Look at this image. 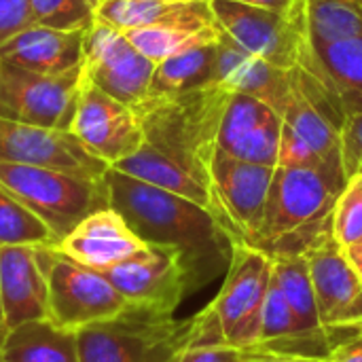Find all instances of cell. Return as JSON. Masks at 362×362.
Wrapping results in <instances>:
<instances>
[{"label":"cell","instance_id":"obj_36","mask_svg":"<svg viewBox=\"0 0 362 362\" xmlns=\"http://www.w3.org/2000/svg\"><path fill=\"white\" fill-rule=\"evenodd\" d=\"M240 362H322V361H318V358H305V356L267 354V352H242Z\"/></svg>","mask_w":362,"mask_h":362},{"label":"cell","instance_id":"obj_5","mask_svg":"<svg viewBox=\"0 0 362 362\" xmlns=\"http://www.w3.org/2000/svg\"><path fill=\"white\" fill-rule=\"evenodd\" d=\"M0 187L49 227L55 244L87 214L108 206L104 176L95 178L57 168L0 161Z\"/></svg>","mask_w":362,"mask_h":362},{"label":"cell","instance_id":"obj_28","mask_svg":"<svg viewBox=\"0 0 362 362\" xmlns=\"http://www.w3.org/2000/svg\"><path fill=\"white\" fill-rule=\"evenodd\" d=\"M314 42L362 36V6L352 0H305Z\"/></svg>","mask_w":362,"mask_h":362},{"label":"cell","instance_id":"obj_6","mask_svg":"<svg viewBox=\"0 0 362 362\" xmlns=\"http://www.w3.org/2000/svg\"><path fill=\"white\" fill-rule=\"evenodd\" d=\"M76 335L81 362H176L189 346L191 318L129 308Z\"/></svg>","mask_w":362,"mask_h":362},{"label":"cell","instance_id":"obj_21","mask_svg":"<svg viewBox=\"0 0 362 362\" xmlns=\"http://www.w3.org/2000/svg\"><path fill=\"white\" fill-rule=\"evenodd\" d=\"M223 34L225 30L214 17L212 4L182 19L146 25V28H134L125 32V36L134 42V47L155 64L195 47L216 45L223 38Z\"/></svg>","mask_w":362,"mask_h":362},{"label":"cell","instance_id":"obj_27","mask_svg":"<svg viewBox=\"0 0 362 362\" xmlns=\"http://www.w3.org/2000/svg\"><path fill=\"white\" fill-rule=\"evenodd\" d=\"M210 0H195V2H168V0H112L102 2L95 8V17L115 25L117 30H134L146 28L157 23H168L174 19H182L195 15Z\"/></svg>","mask_w":362,"mask_h":362},{"label":"cell","instance_id":"obj_16","mask_svg":"<svg viewBox=\"0 0 362 362\" xmlns=\"http://www.w3.org/2000/svg\"><path fill=\"white\" fill-rule=\"evenodd\" d=\"M51 248L83 267L104 274L146 248V242L134 233L115 208L106 206L87 214Z\"/></svg>","mask_w":362,"mask_h":362},{"label":"cell","instance_id":"obj_17","mask_svg":"<svg viewBox=\"0 0 362 362\" xmlns=\"http://www.w3.org/2000/svg\"><path fill=\"white\" fill-rule=\"evenodd\" d=\"M280 136L282 115L276 108L246 93L231 95L218 132V151L248 163L276 168Z\"/></svg>","mask_w":362,"mask_h":362},{"label":"cell","instance_id":"obj_40","mask_svg":"<svg viewBox=\"0 0 362 362\" xmlns=\"http://www.w3.org/2000/svg\"><path fill=\"white\" fill-rule=\"evenodd\" d=\"M168 2H195V0H168Z\"/></svg>","mask_w":362,"mask_h":362},{"label":"cell","instance_id":"obj_10","mask_svg":"<svg viewBox=\"0 0 362 362\" xmlns=\"http://www.w3.org/2000/svg\"><path fill=\"white\" fill-rule=\"evenodd\" d=\"M132 308L174 314L195 286V274L178 248L146 244L127 261L104 272Z\"/></svg>","mask_w":362,"mask_h":362},{"label":"cell","instance_id":"obj_24","mask_svg":"<svg viewBox=\"0 0 362 362\" xmlns=\"http://www.w3.org/2000/svg\"><path fill=\"white\" fill-rule=\"evenodd\" d=\"M216 83V45L195 47L155 66L148 95L182 93Z\"/></svg>","mask_w":362,"mask_h":362},{"label":"cell","instance_id":"obj_18","mask_svg":"<svg viewBox=\"0 0 362 362\" xmlns=\"http://www.w3.org/2000/svg\"><path fill=\"white\" fill-rule=\"evenodd\" d=\"M0 291L8 329L47 318V248L0 246Z\"/></svg>","mask_w":362,"mask_h":362},{"label":"cell","instance_id":"obj_26","mask_svg":"<svg viewBox=\"0 0 362 362\" xmlns=\"http://www.w3.org/2000/svg\"><path fill=\"white\" fill-rule=\"evenodd\" d=\"M314 42V40H312ZM318 57L333 78L346 115L362 112V36L333 40V42H314Z\"/></svg>","mask_w":362,"mask_h":362},{"label":"cell","instance_id":"obj_30","mask_svg":"<svg viewBox=\"0 0 362 362\" xmlns=\"http://www.w3.org/2000/svg\"><path fill=\"white\" fill-rule=\"evenodd\" d=\"M32 19L55 30L87 32L95 21V6L89 0H30Z\"/></svg>","mask_w":362,"mask_h":362},{"label":"cell","instance_id":"obj_13","mask_svg":"<svg viewBox=\"0 0 362 362\" xmlns=\"http://www.w3.org/2000/svg\"><path fill=\"white\" fill-rule=\"evenodd\" d=\"M70 134L85 146L87 153L110 168L132 157L144 142L136 110L98 89L85 78V74L74 119L70 123Z\"/></svg>","mask_w":362,"mask_h":362},{"label":"cell","instance_id":"obj_11","mask_svg":"<svg viewBox=\"0 0 362 362\" xmlns=\"http://www.w3.org/2000/svg\"><path fill=\"white\" fill-rule=\"evenodd\" d=\"M155 66L153 59L134 47L123 30H117L100 17H95L93 25L85 32V78L132 108L148 98Z\"/></svg>","mask_w":362,"mask_h":362},{"label":"cell","instance_id":"obj_32","mask_svg":"<svg viewBox=\"0 0 362 362\" xmlns=\"http://www.w3.org/2000/svg\"><path fill=\"white\" fill-rule=\"evenodd\" d=\"M341 161L348 178L362 174V112L346 119L341 129Z\"/></svg>","mask_w":362,"mask_h":362},{"label":"cell","instance_id":"obj_19","mask_svg":"<svg viewBox=\"0 0 362 362\" xmlns=\"http://www.w3.org/2000/svg\"><path fill=\"white\" fill-rule=\"evenodd\" d=\"M216 83L233 93L252 95L280 115H284L291 98L288 70L248 53L227 34L216 42Z\"/></svg>","mask_w":362,"mask_h":362},{"label":"cell","instance_id":"obj_37","mask_svg":"<svg viewBox=\"0 0 362 362\" xmlns=\"http://www.w3.org/2000/svg\"><path fill=\"white\" fill-rule=\"evenodd\" d=\"M229 2H242V4H252V6H265V8H276V11H288L295 6L299 0H229Z\"/></svg>","mask_w":362,"mask_h":362},{"label":"cell","instance_id":"obj_23","mask_svg":"<svg viewBox=\"0 0 362 362\" xmlns=\"http://www.w3.org/2000/svg\"><path fill=\"white\" fill-rule=\"evenodd\" d=\"M0 358L6 362H81L78 335L49 318L30 320L8 331Z\"/></svg>","mask_w":362,"mask_h":362},{"label":"cell","instance_id":"obj_29","mask_svg":"<svg viewBox=\"0 0 362 362\" xmlns=\"http://www.w3.org/2000/svg\"><path fill=\"white\" fill-rule=\"evenodd\" d=\"M0 246H55L49 227L4 187H0Z\"/></svg>","mask_w":362,"mask_h":362},{"label":"cell","instance_id":"obj_20","mask_svg":"<svg viewBox=\"0 0 362 362\" xmlns=\"http://www.w3.org/2000/svg\"><path fill=\"white\" fill-rule=\"evenodd\" d=\"M85 32L32 23L0 47V62L40 74H64L83 66Z\"/></svg>","mask_w":362,"mask_h":362},{"label":"cell","instance_id":"obj_4","mask_svg":"<svg viewBox=\"0 0 362 362\" xmlns=\"http://www.w3.org/2000/svg\"><path fill=\"white\" fill-rule=\"evenodd\" d=\"M274 276L272 259L246 244H233L221 291L191 318V348L227 346L252 350L259 341L263 305Z\"/></svg>","mask_w":362,"mask_h":362},{"label":"cell","instance_id":"obj_39","mask_svg":"<svg viewBox=\"0 0 362 362\" xmlns=\"http://www.w3.org/2000/svg\"><path fill=\"white\" fill-rule=\"evenodd\" d=\"M8 331L11 329H8V322H6V312H4V301H2V291H0V348L4 346Z\"/></svg>","mask_w":362,"mask_h":362},{"label":"cell","instance_id":"obj_1","mask_svg":"<svg viewBox=\"0 0 362 362\" xmlns=\"http://www.w3.org/2000/svg\"><path fill=\"white\" fill-rule=\"evenodd\" d=\"M104 182L108 206L127 221L140 240L185 252L195 274V284L204 272L212 276L229 265L233 242L210 210L115 168H108Z\"/></svg>","mask_w":362,"mask_h":362},{"label":"cell","instance_id":"obj_25","mask_svg":"<svg viewBox=\"0 0 362 362\" xmlns=\"http://www.w3.org/2000/svg\"><path fill=\"white\" fill-rule=\"evenodd\" d=\"M291 85V83H288ZM282 125L295 132L325 163L344 165L341 161V129L320 115L299 91L291 87V98L282 115Z\"/></svg>","mask_w":362,"mask_h":362},{"label":"cell","instance_id":"obj_8","mask_svg":"<svg viewBox=\"0 0 362 362\" xmlns=\"http://www.w3.org/2000/svg\"><path fill=\"white\" fill-rule=\"evenodd\" d=\"M47 318L64 331L78 333L132 308L104 274L83 267L53 248H47Z\"/></svg>","mask_w":362,"mask_h":362},{"label":"cell","instance_id":"obj_7","mask_svg":"<svg viewBox=\"0 0 362 362\" xmlns=\"http://www.w3.org/2000/svg\"><path fill=\"white\" fill-rule=\"evenodd\" d=\"M210 4L227 36L282 70L301 66L314 53L305 0L288 11L229 0H210Z\"/></svg>","mask_w":362,"mask_h":362},{"label":"cell","instance_id":"obj_42","mask_svg":"<svg viewBox=\"0 0 362 362\" xmlns=\"http://www.w3.org/2000/svg\"><path fill=\"white\" fill-rule=\"evenodd\" d=\"M102 2H112V0H100V4H102Z\"/></svg>","mask_w":362,"mask_h":362},{"label":"cell","instance_id":"obj_44","mask_svg":"<svg viewBox=\"0 0 362 362\" xmlns=\"http://www.w3.org/2000/svg\"><path fill=\"white\" fill-rule=\"evenodd\" d=\"M0 362H6V361H2V358H0Z\"/></svg>","mask_w":362,"mask_h":362},{"label":"cell","instance_id":"obj_15","mask_svg":"<svg viewBox=\"0 0 362 362\" xmlns=\"http://www.w3.org/2000/svg\"><path fill=\"white\" fill-rule=\"evenodd\" d=\"M0 161L57 168L66 172L102 178L110 165L85 151V146L64 129L28 125L0 117Z\"/></svg>","mask_w":362,"mask_h":362},{"label":"cell","instance_id":"obj_2","mask_svg":"<svg viewBox=\"0 0 362 362\" xmlns=\"http://www.w3.org/2000/svg\"><path fill=\"white\" fill-rule=\"evenodd\" d=\"M348 185L344 168H276L261 225L248 246L274 257L303 255L333 235V210Z\"/></svg>","mask_w":362,"mask_h":362},{"label":"cell","instance_id":"obj_3","mask_svg":"<svg viewBox=\"0 0 362 362\" xmlns=\"http://www.w3.org/2000/svg\"><path fill=\"white\" fill-rule=\"evenodd\" d=\"M231 95L233 91L218 83L182 93L148 95L134 106L144 134L142 146L212 189V157Z\"/></svg>","mask_w":362,"mask_h":362},{"label":"cell","instance_id":"obj_12","mask_svg":"<svg viewBox=\"0 0 362 362\" xmlns=\"http://www.w3.org/2000/svg\"><path fill=\"white\" fill-rule=\"evenodd\" d=\"M210 170L214 193L212 214L233 244L248 246L261 225L276 168L248 163L216 148Z\"/></svg>","mask_w":362,"mask_h":362},{"label":"cell","instance_id":"obj_43","mask_svg":"<svg viewBox=\"0 0 362 362\" xmlns=\"http://www.w3.org/2000/svg\"><path fill=\"white\" fill-rule=\"evenodd\" d=\"M0 70H2V64H0Z\"/></svg>","mask_w":362,"mask_h":362},{"label":"cell","instance_id":"obj_14","mask_svg":"<svg viewBox=\"0 0 362 362\" xmlns=\"http://www.w3.org/2000/svg\"><path fill=\"white\" fill-rule=\"evenodd\" d=\"M325 329L341 339L362 333V278L335 238L303 252Z\"/></svg>","mask_w":362,"mask_h":362},{"label":"cell","instance_id":"obj_41","mask_svg":"<svg viewBox=\"0 0 362 362\" xmlns=\"http://www.w3.org/2000/svg\"><path fill=\"white\" fill-rule=\"evenodd\" d=\"M89 2H91V4H93L95 8H98V4H100V0H89Z\"/></svg>","mask_w":362,"mask_h":362},{"label":"cell","instance_id":"obj_9","mask_svg":"<svg viewBox=\"0 0 362 362\" xmlns=\"http://www.w3.org/2000/svg\"><path fill=\"white\" fill-rule=\"evenodd\" d=\"M0 64L2 119L70 132L83 83V66L64 74H40L13 64Z\"/></svg>","mask_w":362,"mask_h":362},{"label":"cell","instance_id":"obj_31","mask_svg":"<svg viewBox=\"0 0 362 362\" xmlns=\"http://www.w3.org/2000/svg\"><path fill=\"white\" fill-rule=\"evenodd\" d=\"M333 238L344 248L362 242V174L348 178V185L335 204Z\"/></svg>","mask_w":362,"mask_h":362},{"label":"cell","instance_id":"obj_22","mask_svg":"<svg viewBox=\"0 0 362 362\" xmlns=\"http://www.w3.org/2000/svg\"><path fill=\"white\" fill-rule=\"evenodd\" d=\"M274 280L280 286L286 303L291 305V312L299 325V329L310 335L312 339L329 346L331 350L335 346H339L341 337H337L335 333H331L329 329H325L322 320H320V312H318V303H316V295H314V286H312V276H310V267L303 255H293V257H274Z\"/></svg>","mask_w":362,"mask_h":362},{"label":"cell","instance_id":"obj_33","mask_svg":"<svg viewBox=\"0 0 362 362\" xmlns=\"http://www.w3.org/2000/svg\"><path fill=\"white\" fill-rule=\"evenodd\" d=\"M32 23L30 0H0V47Z\"/></svg>","mask_w":362,"mask_h":362},{"label":"cell","instance_id":"obj_34","mask_svg":"<svg viewBox=\"0 0 362 362\" xmlns=\"http://www.w3.org/2000/svg\"><path fill=\"white\" fill-rule=\"evenodd\" d=\"M242 350L227 348V346H204V348H191L187 346L176 362H240Z\"/></svg>","mask_w":362,"mask_h":362},{"label":"cell","instance_id":"obj_35","mask_svg":"<svg viewBox=\"0 0 362 362\" xmlns=\"http://www.w3.org/2000/svg\"><path fill=\"white\" fill-rule=\"evenodd\" d=\"M322 362H362V333L335 346Z\"/></svg>","mask_w":362,"mask_h":362},{"label":"cell","instance_id":"obj_38","mask_svg":"<svg viewBox=\"0 0 362 362\" xmlns=\"http://www.w3.org/2000/svg\"><path fill=\"white\" fill-rule=\"evenodd\" d=\"M344 250H346V255H348L350 263L354 265V269L358 272V276L362 278V242H358V244H352V246H348V248H344Z\"/></svg>","mask_w":362,"mask_h":362}]
</instances>
